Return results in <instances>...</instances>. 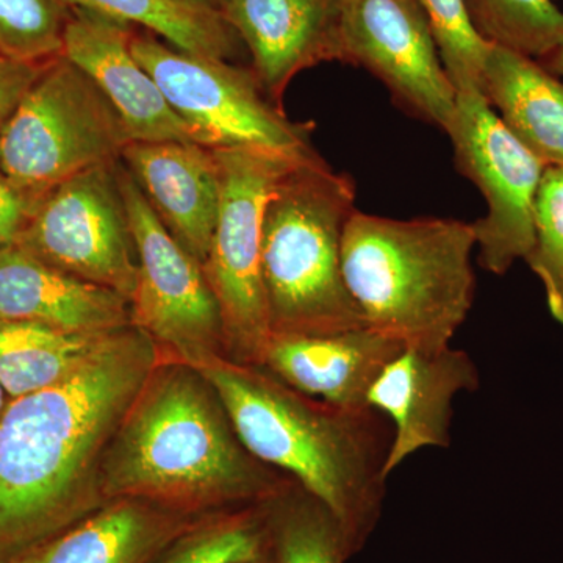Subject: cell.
I'll list each match as a JSON object with an SVG mask.
<instances>
[{
	"label": "cell",
	"mask_w": 563,
	"mask_h": 563,
	"mask_svg": "<svg viewBox=\"0 0 563 563\" xmlns=\"http://www.w3.org/2000/svg\"><path fill=\"white\" fill-rule=\"evenodd\" d=\"M107 333L69 332L35 321L0 320V384L9 398L16 399L60 383Z\"/></svg>",
	"instance_id": "cell-22"
},
{
	"label": "cell",
	"mask_w": 563,
	"mask_h": 563,
	"mask_svg": "<svg viewBox=\"0 0 563 563\" xmlns=\"http://www.w3.org/2000/svg\"><path fill=\"white\" fill-rule=\"evenodd\" d=\"M533 246L525 262L543 284L548 309L563 325V168L543 173L533 218Z\"/></svg>",
	"instance_id": "cell-28"
},
{
	"label": "cell",
	"mask_w": 563,
	"mask_h": 563,
	"mask_svg": "<svg viewBox=\"0 0 563 563\" xmlns=\"http://www.w3.org/2000/svg\"><path fill=\"white\" fill-rule=\"evenodd\" d=\"M101 481L107 503L141 499L196 517L257 506L284 485L240 442L202 374L177 361L155 366L122 418Z\"/></svg>",
	"instance_id": "cell-3"
},
{
	"label": "cell",
	"mask_w": 563,
	"mask_h": 563,
	"mask_svg": "<svg viewBox=\"0 0 563 563\" xmlns=\"http://www.w3.org/2000/svg\"><path fill=\"white\" fill-rule=\"evenodd\" d=\"M65 9L101 14L152 33L177 49L231 62L236 33L220 11L181 0H58Z\"/></svg>",
	"instance_id": "cell-21"
},
{
	"label": "cell",
	"mask_w": 563,
	"mask_h": 563,
	"mask_svg": "<svg viewBox=\"0 0 563 563\" xmlns=\"http://www.w3.org/2000/svg\"><path fill=\"white\" fill-rule=\"evenodd\" d=\"M158 363L155 343L128 325L60 383L11 399L0 418V563L107 503L103 457Z\"/></svg>",
	"instance_id": "cell-1"
},
{
	"label": "cell",
	"mask_w": 563,
	"mask_h": 563,
	"mask_svg": "<svg viewBox=\"0 0 563 563\" xmlns=\"http://www.w3.org/2000/svg\"><path fill=\"white\" fill-rule=\"evenodd\" d=\"M355 184L320 155L282 177L263 220L262 272L273 333L329 335L365 324L343 277Z\"/></svg>",
	"instance_id": "cell-5"
},
{
	"label": "cell",
	"mask_w": 563,
	"mask_h": 563,
	"mask_svg": "<svg viewBox=\"0 0 563 563\" xmlns=\"http://www.w3.org/2000/svg\"><path fill=\"white\" fill-rule=\"evenodd\" d=\"M121 162L174 239L206 265L221 206L214 152L191 141H132Z\"/></svg>",
	"instance_id": "cell-16"
},
{
	"label": "cell",
	"mask_w": 563,
	"mask_h": 563,
	"mask_svg": "<svg viewBox=\"0 0 563 563\" xmlns=\"http://www.w3.org/2000/svg\"><path fill=\"white\" fill-rule=\"evenodd\" d=\"M479 369L466 351L404 350L393 358L368 393V406L391 422L390 476L424 448H448L454 401L479 388Z\"/></svg>",
	"instance_id": "cell-13"
},
{
	"label": "cell",
	"mask_w": 563,
	"mask_h": 563,
	"mask_svg": "<svg viewBox=\"0 0 563 563\" xmlns=\"http://www.w3.org/2000/svg\"><path fill=\"white\" fill-rule=\"evenodd\" d=\"M406 350L398 340L362 325L329 335L273 333L261 366L292 390L346 409L368 406L385 366Z\"/></svg>",
	"instance_id": "cell-17"
},
{
	"label": "cell",
	"mask_w": 563,
	"mask_h": 563,
	"mask_svg": "<svg viewBox=\"0 0 563 563\" xmlns=\"http://www.w3.org/2000/svg\"><path fill=\"white\" fill-rule=\"evenodd\" d=\"M222 14L250 49L252 73L280 109L299 73L343 62L340 0H225Z\"/></svg>",
	"instance_id": "cell-15"
},
{
	"label": "cell",
	"mask_w": 563,
	"mask_h": 563,
	"mask_svg": "<svg viewBox=\"0 0 563 563\" xmlns=\"http://www.w3.org/2000/svg\"><path fill=\"white\" fill-rule=\"evenodd\" d=\"M9 395H7L5 388L0 384V418H2L3 412H5L7 406H9Z\"/></svg>",
	"instance_id": "cell-33"
},
{
	"label": "cell",
	"mask_w": 563,
	"mask_h": 563,
	"mask_svg": "<svg viewBox=\"0 0 563 563\" xmlns=\"http://www.w3.org/2000/svg\"><path fill=\"white\" fill-rule=\"evenodd\" d=\"M131 49L154 77L192 141L209 150H250L302 161L317 154L312 125L288 120L252 69L188 54L147 32H132Z\"/></svg>",
	"instance_id": "cell-7"
},
{
	"label": "cell",
	"mask_w": 563,
	"mask_h": 563,
	"mask_svg": "<svg viewBox=\"0 0 563 563\" xmlns=\"http://www.w3.org/2000/svg\"><path fill=\"white\" fill-rule=\"evenodd\" d=\"M199 518L141 499H113L7 563H150Z\"/></svg>",
	"instance_id": "cell-19"
},
{
	"label": "cell",
	"mask_w": 563,
	"mask_h": 563,
	"mask_svg": "<svg viewBox=\"0 0 563 563\" xmlns=\"http://www.w3.org/2000/svg\"><path fill=\"white\" fill-rule=\"evenodd\" d=\"M431 25L440 57L455 90L481 91L492 44L474 31L463 0H417Z\"/></svg>",
	"instance_id": "cell-27"
},
{
	"label": "cell",
	"mask_w": 563,
	"mask_h": 563,
	"mask_svg": "<svg viewBox=\"0 0 563 563\" xmlns=\"http://www.w3.org/2000/svg\"><path fill=\"white\" fill-rule=\"evenodd\" d=\"M0 320L107 333L132 325V303L120 292L62 272L13 244L0 250Z\"/></svg>",
	"instance_id": "cell-18"
},
{
	"label": "cell",
	"mask_w": 563,
	"mask_h": 563,
	"mask_svg": "<svg viewBox=\"0 0 563 563\" xmlns=\"http://www.w3.org/2000/svg\"><path fill=\"white\" fill-rule=\"evenodd\" d=\"M269 563H346L342 529L318 499L292 481L258 504Z\"/></svg>",
	"instance_id": "cell-23"
},
{
	"label": "cell",
	"mask_w": 563,
	"mask_h": 563,
	"mask_svg": "<svg viewBox=\"0 0 563 563\" xmlns=\"http://www.w3.org/2000/svg\"><path fill=\"white\" fill-rule=\"evenodd\" d=\"M472 222L395 220L355 210L343 233L342 266L368 328L406 350L450 347L476 292Z\"/></svg>",
	"instance_id": "cell-4"
},
{
	"label": "cell",
	"mask_w": 563,
	"mask_h": 563,
	"mask_svg": "<svg viewBox=\"0 0 563 563\" xmlns=\"http://www.w3.org/2000/svg\"><path fill=\"white\" fill-rule=\"evenodd\" d=\"M343 63L383 81L399 107L446 131L457 90L417 0H340Z\"/></svg>",
	"instance_id": "cell-12"
},
{
	"label": "cell",
	"mask_w": 563,
	"mask_h": 563,
	"mask_svg": "<svg viewBox=\"0 0 563 563\" xmlns=\"http://www.w3.org/2000/svg\"><path fill=\"white\" fill-rule=\"evenodd\" d=\"M129 143L95 81L60 55L46 63L0 131V169L36 202L77 174L120 162Z\"/></svg>",
	"instance_id": "cell-6"
},
{
	"label": "cell",
	"mask_w": 563,
	"mask_h": 563,
	"mask_svg": "<svg viewBox=\"0 0 563 563\" xmlns=\"http://www.w3.org/2000/svg\"><path fill=\"white\" fill-rule=\"evenodd\" d=\"M181 2L192 3V5L206 7V9L220 11V13H222L225 0H181Z\"/></svg>",
	"instance_id": "cell-32"
},
{
	"label": "cell",
	"mask_w": 563,
	"mask_h": 563,
	"mask_svg": "<svg viewBox=\"0 0 563 563\" xmlns=\"http://www.w3.org/2000/svg\"><path fill=\"white\" fill-rule=\"evenodd\" d=\"M118 172L139 257L132 325L158 351L199 368L228 347L220 302L201 263L165 228L121 161Z\"/></svg>",
	"instance_id": "cell-9"
},
{
	"label": "cell",
	"mask_w": 563,
	"mask_h": 563,
	"mask_svg": "<svg viewBox=\"0 0 563 563\" xmlns=\"http://www.w3.org/2000/svg\"><path fill=\"white\" fill-rule=\"evenodd\" d=\"M474 31L492 46L533 58L563 49V10L553 0H463Z\"/></svg>",
	"instance_id": "cell-24"
},
{
	"label": "cell",
	"mask_w": 563,
	"mask_h": 563,
	"mask_svg": "<svg viewBox=\"0 0 563 563\" xmlns=\"http://www.w3.org/2000/svg\"><path fill=\"white\" fill-rule=\"evenodd\" d=\"M263 551L257 506L206 515L174 537L150 563H240Z\"/></svg>",
	"instance_id": "cell-25"
},
{
	"label": "cell",
	"mask_w": 563,
	"mask_h": 563,
	"mask_svg": "<svg viewBox=\"0 0 563 563\" xmlns=\"http://www.w3.org/2000/svg\"><path fill=\"white\" fill-rule=\"evenodd\" d=\"M548 63L544 68L551 70V73L555 74V76L563 77V49L555 52L554 55H551L550 58H547Z\"/></svg>",
	"instance_id": "cell-31"
},
{
	"label": "cell",
	"mask_w": 563,
	"mask_h": 563,
	"mask_svg": "<svg viewBox=\"0 0 563 563\" xmlns=\"http://www.w3.org/2000/svg\"><path fill=\"white\" fill-rule=\"evenodd\" d=\"M133 29L85 10H69L62 55L84 70L121 118L131 141H192L157 81L131 49Z\"/></svg>",
	"instance_id": "cell-14"
},
{
	"label": "cell",
	"mask_w": 563,
	"mask_h": 563,
	"mask_svg": "<svg viewBox=\"0 0 563 563\" xmlns=\"http://www.w3.org/2000/svg\"><path fill=\"white\" fill-rule=\"evenodd\" d=\"M481 92L537 158L563 168V81L555 74L533 58L492 46Z\"/></svg>",
	"instance_id": "cell-20"
},
{
	"label": "cell",
	"mask_w": 563,
	"mask_h": 563,
	"mask_svg": "<svg viewBox=\"0 0 563 563\" xmlns=\"http://www.w3.org/2000/svg\"><path fill=\"white\" fill-rule=\"evenodd\" d=\"M68 14L58 0H0V55L25 63L60 57Z\"/></svg>",
	"instance_id": "cell-26"
},
{
	"label": "cell",
	"mask_w": 563,
	"mask_h": 563,
	"mask_svg": "<svg viewBox=\"0 0 563 563\" xmlns=\"http://www.w3.org/2000/svg\"><path fill=\"white\" fill-rule=\"evenodd\" d=\"M33 206L35 202L14 187L0 169V250L18 243Z\"/></svg>",
	"instance_id": "cell-30"
},
{
	"label": "cell",
	"mask_w": 563,
	"mask_h": 563,
	"mask_svg": "<svg viewBox=\"0 0 563 563\" xmlns=\"http://www.w3.org/2000/svg\"><path fill=\"white\" fill-rule=\"evenodd\" d=\"M240 563H269L268 558H266L265 551H262L261 555H257V558L250 559V561H244Z\"/></svg>",
	"instance_id": "cell-34"
},
{
	"label": "cell",
	"mask_w": 563,
	"mask_h": 563,
	"mask_svg": "<svg viewBox=\"0 0 563 563\" xmlns=\"http://www.w3.org/2000/svg\"><path fill=\"white\" fill-rule=\"evenodd\" d=\"M444 132L459 172L487 202L485 217L472 222L481 266L504 276L532 250L537 195L548 166L506 128L481 91L457 92Z\"/></svg>",
	"instance_id": "cell-10"
},
{
	"label": "cell",
	"mask_w": 563,
	"mask_h": 563,
	"mask_svg": "<svg viewBox=\"0 0 563 563\" xmlns=\"http://www.w3.org/2000/svg\"><path fill=\"white\" fill-rule=\"evenodd\" d=\"M196 369L243 446L318 499L342 529L351 555L357 554L383 512L391 422L372 407L310 398L261 366L217 357Z\"/></svg>",
	"instance_id": "cell-2"
},
{
	"label": "cell",
	"mask_w": 563,
	"mask_h": 563,
	"mask_svg": "<svg viewBox=\"0 0 563 563\" xmlns=\"http://www.w3.org/2000/svg\"><path fill=\"white\" fill-rule=\"evenodd\" d=\"M213 152L220 165L221 206L203 272L220 302L229 350L236 362L261 366L272 339L262 272L263 220L282 177L306 158L250 150Z\"/></svg>",
	"instance_id": "cell-8"
},
{
	"label": "cell",
	"mask_w": 563,
	"mask_h": 563,
	"mask_svg": "<svg viewBox=\"0 0 563 563\" xmlns=\"http://www.w3.org/2000/svg\"><path fill=\"white\" fill-rule=\"evenodd\" d=\"M44 66L46 63L11 60L0 55V131Z\"/></svg>",
	"instance_id": "cell-29"
},
{
	"label": "cell",
	"mask_w": 563,
	"mask_h": 563,
	"mask_svg": "<svg viewBox=\"0 0 563 563\" xmlns=\"http://www.w3.org/2000/svg\"><path fill=\"white\" fill-rule=\"evenodd\" d=\"M118 166L120 162L96 166L41 196L16 244L132 301L139 257Z\"/></svg>",
	"instance_id": "cell-11"
}]
</instances>
